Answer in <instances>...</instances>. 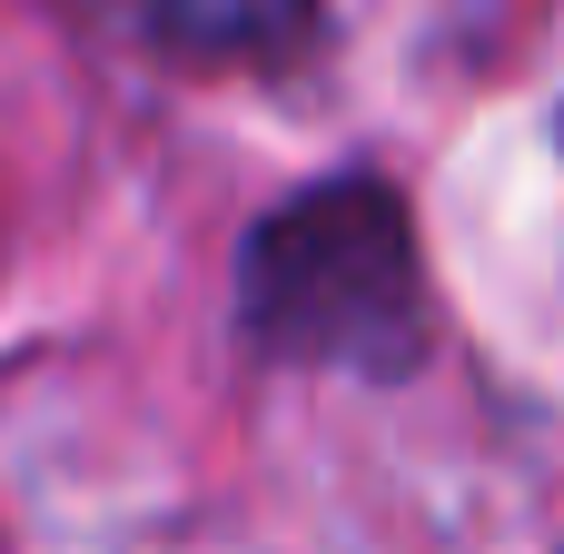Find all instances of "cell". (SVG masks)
I'll list each match as a JSON object with an SVG mask.
<instances>
[{
  "label": "cell",
  "instance_id": "6da1fadb",
  "mask_svg": "<svg viewBox=\"0 0 564 554\" xmlns=\"http://www.w3.org/2000/svg\"><path fill=\"white\" fill-rule=\"evenodd\" d=\"M238 327L258 357L397 377L426 357V258L387 178H327L248 228Z\"/></svg>",
  "mask_w": 564,
  "mask_h": 554
},
{
  "label": "cell",
  "instance_id": "7a4b0ae2",
  "mask_svg": "<svg viewBox=\"0 0 564 554\" xmlns=\"http://www.w3.org/2000/svg\"><path fill=\"white\" fill-rule=\"evenodd\" d=\"M69 10L159 59H278L317 20V0H69Z\"/></svg>",
  "mask_w": 564,
  "mask_h": 554
}]
</instances>
